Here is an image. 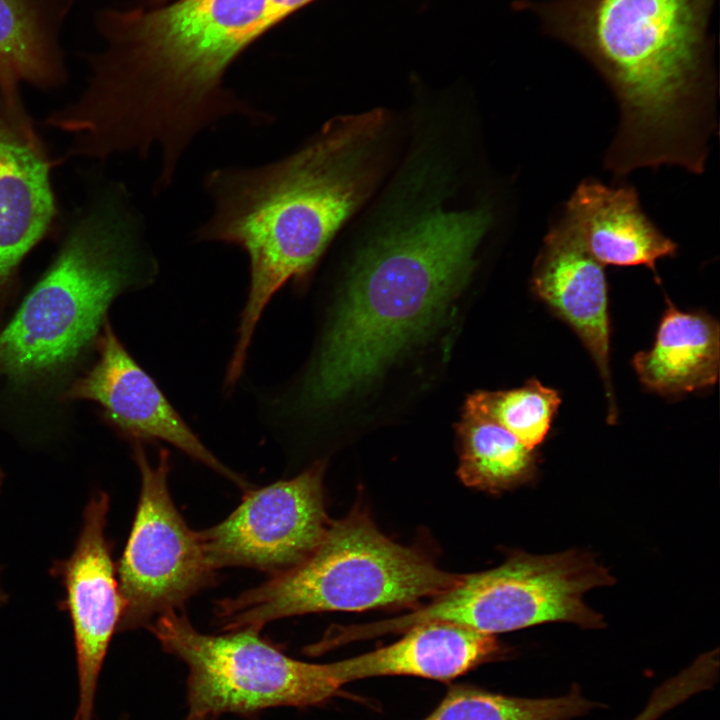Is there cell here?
<instances>
[{
	"instance_id": "cell-1",
	"label": "cell",
	"mask_w": 720,
	"mask_h": 720,
	"mask_svg": "<svg viewBox=\"0 0 720 720\" xmlns=\"http://www.w3.org/2000/svg\"><path fill=\"white\" fill-rule=\"evenodd\" d=\"M106 41L89 57L87 88L47 124L73 136L70 154L105 159L152 150L156 190L173 181L194 139L229 117L271 121L224 88L232 62L275 24L268 0H173L151 10H104Z\"/></svg>"
},
{
	"instance_id": "cell-2",
	"label": "cell",
	"mask_w": 720,
	"mask_h": 720,
	"mask_svg": "<svg viewBox=\"0 0 720 720\" xmlns=\"http://www.w3.org/2000/svg\"><path fill=\"white\" fill-rule=\"evenodd\" d=\"M714 0H552L545 30L598 70L619 107L605 167L616 176L672 165L703 172L715 129L708 24Z\"/></svg>"
},
{
	"instance_id": "cell-3",
	"label": "cell",
	"mask_w": 720,
	"mask_h": 720,
	"mask_svg": "<svg viewBox=\"0 0 720 720\" xmlns=\"http://www.w3.org/2000/svg\"><path fill=\"white\" fill-rule=\"evenodd\" d=\"M386 125L379 110L337 118L286 157L255 167H219L205 177L212 212L195 239L238 247L249 264L227 380L242 376L258 323L274 295L310 273L371 192Z\"/></svg>"
},
{
	"instance_id": "cell-4",
	"label": "cell",
	"mask_w": 720,
	"mask_h": 720,
	"mask_svg": "<svg viewBox=\"0 0 720 720\" xmlns=\"http://www.w3.org/2000/svg\"><path fill=\"white\" fill-rule=\"evenodd\" d=\"M491 222L483 209L407 217L359 254L314 359L298 382L270 390L285 424L372 381L418 341L466 282Z\"/></svg>"
},
{
	"instance_id": "cell-5",
	"label": "cell",
	"mask_w": 720,
	"mask_h": 720,
	"mask_svg": "<svg viewBox=\"0 0 720 720\" xmlns=\"http://www.w3.org/2000/svg\"><path fill=\"white\" fill-rule=\"evenodd\" d=\"M158 261L119 188L73 223L48 271L0 333V375L28 380L72 362L91 342L113 300L153 284Z\"/></svg>"
},
{
	"instance_id": "cell-6",
	"label": "cell",
	"mask_w": 720,
	"mask_h": 720,
	"mask_svg": "<svg viewBox=\"0 0 720 720\" xmlns=\"http://www.w3.org/2000/svg\"><path fill=\"white\" fill-rule=\"evenodd\" d=\"M460 578L386 537L359 509L330 522L298 564L218 601L215 616L225 630H261L270 621L295 615L412 605L442 594Z\"/></svg>"
},
{
	"instance_id": "cell-7",
	"label": "cell",
	"mask_w": 720,
	"mask_h": 720,
	"mask_svg": "<svg viewBox=\"0 0 720 720\" xmlns=\"http://www.w3.org/2000/svg\"><path fill=\"white\" fill-rule=\"evenodd\" d=\"M613 577L590 554L513 553L500 566L461 576L449 590L406 615L360 626L370 638L405 631L427 622H449L494 635L525 627L568 621L598 628L602 616L583 602L591 588L611 585Z\"/></svg>"
},
{
	"instance_id": "cell-8",
	"label": "cell",
	"mask_w": 720,
	"mask_h": 720,
	"mask_svg": "<svg viewBox=\"0 0 720 720\" xmlns=\"http://www.w3.org/2000/svg\"><path fill=\"white\" fill-rule=\"evenodd\" d=\"M147 628L189 669L190 716L215 719L228 712L310 706L328 700L340 688L327 664L293 659L264 641L253 627L207 635L180 609L161 614Z\"/></svg>"
},
{
	"instance_id": "cell-9",
	"label": "cell",
	"mask_w": 720,
	"mask_h": 720,
	"mask_svg": "<svg viewBox=\"0 0 720 720\" xmlns=\"http://www.w3.org/2000/svg\"><path fill=\"white\" fill-rule=\"evenodd\" d=\"M141 493L132 529L118 564L124 602L117 630L148 627L155 616L180 610L187 600L214 582L199 532L187 525L168 487L170 454L158 453L151 464L142 443L135 442Z\"/></svg>"
},
{
	"instance_id": "cell-10",
	"label": "cell",
	"mask_w": 720,
	"mask_h": 720,
	"mask_svg": "<svg viewBox=\"0 0 720 720\" xmlns=\"http://www.w3.org/2000/svg\"><path fill=\"white\" fill-rule=\"evenodd\" d=\"M324 465L298 476L248 491L219 524L199 532L215 569L248 567L273 574L307 557L324 536L329 521L323 491Z\"/></svg>"
},
{
	"instance_id": "cell-11",
	"label": "cell",
	"mask_w": 720,
	"mask_h": 720,
	"mask_svg": "<svg viewBox=\"0 0 720 720\" xmlns=\"http://www.w3.org/2000/svg\"><path fill=\"white\" fill-rule=\"evenodd\" d=\"M100 357L67 390V399L99 403L109 420L135 442L163 441L226 477L247 482L223 464L200 440L151 377L127 352L109 323L99 340Z\"/></svg>"
},
{
	"instance_id": "cell-12",
	"label": "cell",
	"mask_w": 720,
	"mask_h": 720,
	"mask_svg": "<svg viewBox=\"0 0 720 720\" xmlns=\"http://www.w3.org/2000/svg\"><path fill=\"white\" fill-rule=\"evenodd\" d=\"M108 508L105 493L92 497L73 553L54 567L65 586V607L76 646L79 704L75 720H92L99 673L124 608L105 535Z\"/></svg>"
},
{
	"instance_id": "cell-13",
	"label": "cell",
	"mask_w": 720,
	"mask_h": 720,
	"mask_svg": "<svg viewBox=\"0 0 720 720\" xmlns=\"http://www.w3.org/2000/svg\"><path fill=\"white\" fill-rule=\"evenodd\" d=\"M52 165L19 89L0 88V287L57 216Z\"/></svg>"
},
{
	"instance_id": "cell-14",
	"label": "cell",
	"mask_w": 720,
	"mask_h": 720,
	"mask_svg": "<svg viewBox=\"0 0 720 720\" xmlns=\"http://www.w3.org/2000/svg\"><path fill=\"white\" fill-rule=\"evenodd\" d=\"M535 295L579 337L601 377L614 424L617 406L610 367V318L604 266L588 251L564 213L543 239L532 270Z\"/></svg>"
},
{
	"instance_id": "cell-15",
	"label": "cell",
	"mask_w": 720,
	"mask_h": 720,
	"mask_svg": "<svg viewBox=\"0 0 720 720\" xmlns=\"http://www.w3.org/2000/svg\"><path fill=\"white\" fill-rule=\"evenodd\" d=\"M398 641L345 660L327 663L341 687L347 682L387 675L447 681L493 658L494 637L449 622H427L405 630Z\"/></svg>"
},
{
	"instance_id": "cell-16",
	"label": "cell",
	"mask_w": 720,
	"mask_h": 720,
	"mask_svg": "<svg viewBox=\"0 0 720 720\" xmlns=\"http://www.w3.org/2000/svg\"><path fill=\"white\" fill-rule=\"evenodd\" d=\"M564 213L603 266H645L657 276V262L677 251L675 242L644 214L630 186L609 187L584 180L567 201Z\"/></svg>"
},
{
	"instance_id": "cell-17",
	"label": "cell",
	"mask_w": 720,
	"mask_h": 720,
	"mask_svg": "<svg viewBox=\"0 0 720 720\" xmlns=\"http://www.w3.org/2000/svg\"><path fill=\"white\" fill-rule=\"evenodd\" d=\"M720 329L704 312H685L672 303L665 310L653 346L632 360L641 383L663 396L713 386L719 376Z\"/></svg>"
},
{
	"instance_id": "cell-18",
	"label": "cell",
	"mask_w": 720,
	"mask_h": 720,
	"mask_svg": "<svg viewBox=\"0 0 720 720\" xmlns=\"http://www.w3.org/2000/svg\"><path fill=\"white\" fill-rule=\"evenodd\" d=\"M73 0H0V88H54L66 76L60 33Z\"/></svg>"
},
{
	"instance_id": "cell-19",
	"label": "cell",
	"mask_w": 720,
	"mask_h": 720,
	"mask_svg": "<svg viewBox=\"0 0 720 720\" xmlns=\"http://www.w3.org/2000/svg\"><path fill=\"white\" fill-rule=\"evenodd\" d=\"M458 476L468 487L493 494L534 478L537 454L466 401L457 425Z\"/></svg>"
},
{
	"instance_id": "cell-20",
	"label": "cell",
	"mask_w": 720,
	"mask_h": 720,
	"mask_svg": "<svg viewBox=\"0 0 720 720\" xmlns=\"http://www.w3.org/2000/svg\"><path fill=\"white\" fill-rule=\"evenodd\" d=\"M592 707L578 688L564 696L519 698L459 685L423 720H570Z\"/></svg>"
},
{
	"instance_id": "cell-21",
	"label": "cell",
	"mask_w": 720,
	"mask_h": 720,
	"mask_svg": "<svg viewBox=\"0 0 720 720\" xmlns=\"http://www.w3.org/2000/svg\"><path fill=\"white\" fill-rule=\"evenodd\" d=\"M467 402L535 450L547 436L561 398L556 390L531 379L516 389L475 393Z\"/></svg>"
},
{
	"instance_id": "cell-22",
	"label": "cell",
	"mask_w": 720,
	"mask_h": 720,
	"mask_svg": "<svg viewBox=\"0 0 720 720\" xmlns=\"http://www.w3.org/2000/svg\"><path fill=\"white\" fill-rule=\"evenodd\" d=\"M704 688L701 674L693 667H688L657 687L644 709L633 720H657Z\"/></svg>"
},
{
	"instance_id": "cell-23",
	"label": "cell",
	"mask_w": 720,
	"mask_h": 720,
	"mask_svg": "<svg viewBox=\"0 0 720 720\" xmlns=\"http://www.w3.org/2000/svg\"><path fill=\"white\" fill-rule=\"evenodd\" d=\"M275 24L314 0H268Z\"/></svg>"
},
{
	"instance_id": "cell-24",
	"label": "cell",
	"mask_w": 720,
	"mask_h": 720,
	"mask_svg": "<svg viewBox=\"0 0 720 720\" xmlns=\"http://www.w3.org/2000/svg\"><path fill=\"white\" fill-rule=\"evenodd\" d=\"M186 720H214V718L211 717H199V716H190L188 715Z\"/></svg>"
},
{
	"instance_id": "cell-25",
	"label": "cell",
	"mask_w": 720,
	"mask_h": 720,
	"mask_svg": "<svg viewBox=\"0 0 720 720\" xmlns=\"http://www.w3.org/2000/svg\"><path fill=\"white\" fill-rule=\"evenodd\" d=\"M1 479H2V478H1V472H0V485H1ZM4 600H5V594H4V592L2 591V589H1V587H0V602H2V601H4Z\"/></svg>"
}]
</instances>
